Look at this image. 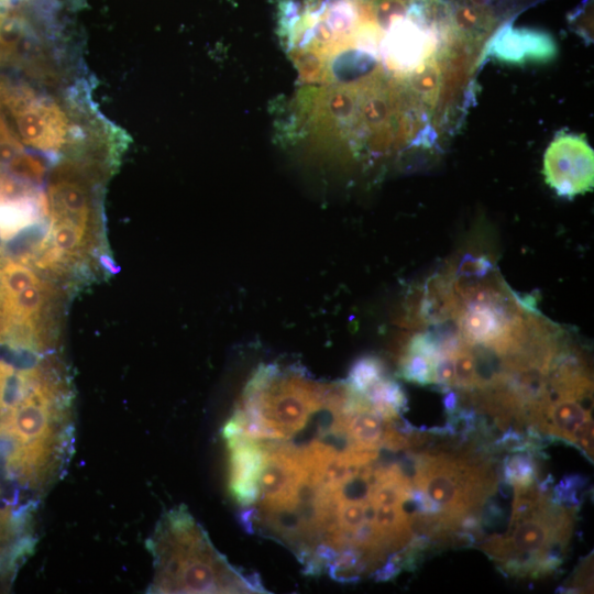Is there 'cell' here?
Returning <instances> with one entry per match:
<instances>
[{"mask_svg":"<svg viewBox=\"0 0 594 594\" xmlns=\"http://www.w3.org/2000/svg\"><path fill=\"white\" fill-rule=\"evenodd\" d=\"M153 558L148 593H260L258 578L245 576L212 546L185 505L162 515L145 542Z\"/></svg>","mask_w":594,"mask_h":594,"instance_id":"6da1fadb","label":"cell"},{"mask_svg":"<svg viewBox=\"0 0 594 594\" xmlns=\"http://www.w3.org/2000/svg\"><path fill=\"white\" fill-rule=\"evenodd\" d=\"M0 107L11 114L22 142L34 148L56 152L75 136V128L58 102L29 87L0 84Z\"/></svg>","mask_w":594,"mask_h":594,"instance_id":"7a4b0ae2","label":"cell"},{"mask_svg":"<svg viewBox=\"0 0 594 594\" xmlns=\"http://www.w3.org/2000/svg\"><path fill=\"white\" fill-rule=\"evenodd\" d=\"M544 180L560 197L572 199L592 190L594 152L585 136L561 131L543 156Z\"/></svg>","mask_w":594,"mask_h":594,"instance_id":"3957f363","label":"cell"},{"mask_svg":"<svg viewBox=\"0 0 594 594\" xmlns=\"http://www.w3.org/2000/svg\"><path fill=\"white\" fill-rule=\"evenodd\" d=\"M556 54L557 45L549 33L516 29L509 23L503 25L487 45V55L508 64L546 63Z\"/></svg>","mask_w":594,"mask_h":594,"instance_id":"277c9868","label":"cell"},{"mask_svg":"<svg viewBox=\"0 0 594 594\" xmlns=\"http://www.w3.org/2000/svg\"><path fill=\"white\" fill-rule=\"evenodd\" d=\"M226 440L230 450V493L243 507L251 506L258 494L266 451L260 442L242 436H232Z\"/></svg>","mask_w":594,"mask_h":594,"instance_id":"5b68a950","label":"cell"},{"mask_svg":"<svg viewBox=\"0 0 594 594\" xmlns=\"http://www.w3.org/2000/svg\"><path fill=\"white\" fill-rule=\"evenodd\" d=\"M590 418L592 415L582 408L575 397L561 396L546 406L544 420L538 430L572 446L576 429Z\"/></svg>","mask_w":594,"mask_h":594,"instance_id":"8992f818","label":"cell"},{"mask_svg":"<svg viewBox=\"0 0 594 594\" xmlns=\"http://www.w3.org/2000/svg\"><path fill=\"white\" fill-rule=\"evenodd\" d=\"M543 457L520 451L506 455L501 462V476L513 487H528L540 477Z\"/></svg>","mask_w":594,"mask_h":594,"instance_id":"52a82bcc","label":"cell"},{"mask_svg":"<svg viewBox=\"0 0 594 594\" xmlns=\"http://www.w3.org/2000/svg\"><path fill=\"white\" fill-rule=\"evenodd\" d=\"M387 375L382 360L373 355L360 358L350 369L346 381L358 391L364 392L381 377Z\"/></svg>","mask_w":594,"mask_h":594,"instance_id":"ba28073f","label":"cell"},{"mask_svg":"<svg viewBox=\"0 0 594 594\" xmlns=\"http://www.w3.org/2000/svg\"><path fill=\"white\" fill-rule=\"evenodd\" d=\"M36 284H38L37 278L29 268L19 264H9L0 273V297L6 304L28 287Z\"/></svg>","mask_w":594,"mask_h":594,"instance_id":"9c48e42d","label":"cell"},{"mask_svg":"<svg viewBox=\"0 0 594 594\" xmlns=\"http://www.w3.org/2000/svg\"><path fill=\"white\" fill-rule=\"evenodd\" d=\"M587 483L588 479L581 474L565 475L552 486L550 499L553 504L578 512L582 502L578 492L583 490Z\"/></svg>","mask_w":594,"mask_h":594,"instance_id":"30bf717a","label":"cell"},{"mask_svg":"<svg viewBox=\"0 0 594 594\" xmlns=\"http://www.w3.org/2000/svg\"><path fill=\"white\" fill-rule=\"evenodd\" d=\"M36 285L30 286L14 298L4 304V310L18 318H26L33 315L42 305L43 294Z\"/></svg>","mask_w":594,"mask_h":594,"instance_id":"8fae6325","label":"cell"},{"mask_svg":"<svg viewBox=\"0 0 594 594\" xmlns=\"http://www.w3.org/2000/svg\"><path fill=\"white\" fill-rule=\"evenodd\" d=\"M480 520L483 532L497 530L502 527H505L509 518L507 512L495 498L490 496L483 503L480 510Z\"/></svg>","mask_w":594,"mask_h":594,"instance_id":"7c38bea8","label":"cell"},{"mask_svg":"<svg viewBox=\"0 0 594 594\" xmlns=\"http://www.w3.org/2000/svg\"><path fill=\"white\" fill-rule=\"evenodd\" d=\"M53 229L55 245L65 252H72L81 240L82 229L68 220L56 219Z\"/></svg>","mask_w":594,"mask_h":594,"instance_id":"4fadbf2b","label":"cell"},{"mask_svg":"<svg viewBox=\"0 0 594 594\" xmlns=\"http://www.w3.org/2000/svg\"><path fill=\"white\" fill-rule=\"evenodd\" d=\"M573 447L593 462V420L586 419L575 431Z\"/></svg>","mask_w":594,"mask_h":594,"instance_id":"5bb4252c","label":"cell"},{"mask_svg":"<svg viewBox=\"0 0 594 594\" xmlns=\"http://www.w3.org/2000/svg\"><path fill=\"white\" fill-rule=\"evenodd\" d=\"M592 556L587 557L583 560V562L579 565L578 570L574 574V581L572 582L574 590H578L576 592H581L582 590H590L592 588Z\"/></svg>","mask_w":594,"mask_h":594,"instance_id":"9a60e30c","label":"cell"},{"mask_svg":"<svg viewBox=\"0 0 594 594\" xmlns=\"http://www.w3.org/2000/svg\"><path fill=\"white\" fill-rule=\"evenodd\" d=\"M402 571V568L397 564L385 561L383 565L377 568L370 578L376 582H386L394 580Z\"/></svg>","mask_w":594,"mask_h":594,"instance_id":"2e32d148","label":"cell"},{"mask_svg":"<svg viewBox=\"0 0 594 594\" xmlns=\"http://www.w3.org/2000/svg\"><path fill=\"white\" fill-rule=\"evenodd\" d=\"M442 404L448 416L455 413L459 408V398L457 392L454 389H450L444 393Z\"/></svg>","mask_w":594,"mask_h":594,"instance_id":"e0dca14e","label":"cell"},{"mask_svg":"<svg viewBox=\"0 0 594 594\" xmlns=\"http://www.w3.org/2000/svg\"><path fill=\"white\" fill-rule=\"evenodd\" d=\"M2 19H3V16H2V14L0 12V25H1Z\"/></svg>","mask_w":594,"mask_h":594,"instance_id":"ac0fdd59","label":"cell"}]
</instances>
